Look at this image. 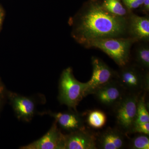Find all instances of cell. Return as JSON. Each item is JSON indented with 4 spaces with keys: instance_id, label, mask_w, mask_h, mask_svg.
Masks as SVG:
<instances>
[{
    "instance_id": "obj_1",
    "label": "cell",
    "mask_w": 149,
    "mask_h": 149,
    "mask_svg": "<svg viewBox=\"0 0 149 149\" xmlns=\"http://www.w3.org/2000/svg\"><path fill=\"white\" fill-rule=\"evenodd\" d=\"M68 24L72 38L85 47L96 40L128 37L126 17L110 13L101 0H88L70 18Z\"/></svg>"
},
{
    "instance_id": "obj_2",
    "label": "cell",
    "mask_w": 149,
    "mask_h": 149,
    "mask_svg": "<svg viewBox=\"0 0 149 149\" xmlns=\"http://www.w3.org/2000/svg\"><path fill=\"white\" fill-rule=\"evenodd\" d=\"M86 90V83L75 79L71 68H68L63 71L59 80L58 97L61 104L77 111V106L87 96Z\"/></svg>"
},
{
    "instance_id": "obj_3",
    "label": "cell",
    "mask_w": 149,
    "mask_h": 149,
    "mask_svg": "<svg viewBox=\"0 0 149 149\" xmlns=\"http://www.w3.org/2000/svg\"><path fill=\"white\" fill-rule=\"evenodd\" d=\"M136 43L130 37L107 38L94 41L85 48L100 49L121 67L129 63L131 47Z\"/></svg>"
},
{
    "instance_id": "obj_4",
    "label": "cell",
    "mask_w": 149,
    "mask_h": 149,
    "mask_svg": "<svg viewBox=\"0 0 149 149\" xmlns=\"http://www.w3.org/2000/svg\"><path fill=\"white\" fill-rule=\"evenodd\" d=\"M117 72L116 80L124 91L139 94L149 89V71L137 65L126 64Z\"/></svg>"
},
{
    "instance_id": "obj_5",
    "label": "cell",
    "mask_w": 149,
    "mask_h": 149,
    "mask_svg": "<svg viewBox=\"0 0 149 149\" xmlns=\"http://www.w3.org/2000/svg\"><path fill=\"white\" fill-rule=\"evenodd\" d=\"M139 97V94L136 93L125 95L115 107L116 122L119 127L127 133L131 132L136 121Z\"/></svg>"
},
{
    "instance_id": "obj_6",
    "label": "cell",
    "mask_w": 149,
    "mask_h": 149,
    "mask_svg": "<svg viewBox=\"0 0 149 149\" xmlns=\"http://www.w3.org/2000/svg\"><path fill=\"white\" fill-rule=\"evenodd\" d=\"M93 74L86 83V95L93 94L98 88L116 79L117 72L112 69L99 58H92Z\"/></svg>"
},
{
    "instance_id": "obj_7",
    "label": "cell",
    "mask_w": 149,
    "mask_h": 149,
    "mask_svg": "<svg viewBox=\"0 0 149 149\" xmlns=\"http://www.w3.org/2000/svg\"><path fill=\"white\" fill-rule=\"evenodd\" d=\"M7 98L17 119L26 122L32 120L37 105L34 97H25L8 91Z\"/></svg>"
},
{
    "instance_id": "obj_8",
    "label": "cell",
    "mask_w": 149,
    "mask_h": 149,
    "mask_svg": "<svg viewBox=\"0 0 149 149\" xmlns=\"http://www.w3.org/2000/svg\"><path fill=\"white\" fill-rule=\"evenodd\" d=\"M64 134L55 120L49 130L42 137L21 149H64Z\"/></svg>"
},
{
    "instance_id": "obj_9",
    "label": "cell",
    "mask_w": 149,
    "mask_h": 149,
    "mask_svg": "<svg viewBox=\"0 0 149 149\" xmlns=\"http://www.w3.org/2000/svg\"><path fill=\"white\" fill-rule=\"evenodd\" d=\"M128 37L136 42L149 41V15L140 16L131 11L126 17Z\"/></svg>"
},
{
    "instance_id": "obj_10",
    "label": "cell",
    "mask_w": 149,
    "mask_h": 149,
    "mask_svg": "<svg viewBox=\"0 0 149 149\" xmlns=\"http://www.w3.org/2000/svg\"><path fill=\"white\" fill-rule=\"evenodd\" d=\"M124 91L115 79L98 88L93 94L101 104L115 107L125 96Z\"/></svg>"
},
{
    "instance_id": "obj_11",
    "label": "cell",
    "mask_w": 149,
    "mask_h": 149,
    "mask_svg": "<svg viewBox=\"0 0 149 149\" xmlns=\"http://www.w3.org/2000/svg\"><path fill=\"white\" fill-rule=\"evenodd\" d=\"M97 139L85 128L65 135L64 149H96Z\"/></svg>"
},
{
    "instance_id": "obj_12",
    "label": "cell",
    "mask_w": 149,
    "mask_h": 149,
    "mask_svg": "<svg viewBox=\"0 0 149 149\" xmlns=\"http://www.w3.org/2000/svg\"><path fill=\"white\" fill-rule=\"evenodd\" d=\"M45 113L53 117L58 125L69 133L85 128L82 116L77 111L58 113L49 111Z\"/></svg>"
},
{
    "instance_id": "obj_13",
    "label": "cell",
    "mask_w": 149,
    "mask_h": 149,
    "mask_svg": "<svg viewBox=\"0 0 149 149\" xmlns=\"http://www.w3.org/2000/svg\"><path fill=\"white\" fill-rule=\"evenodd\" d=\"M97 141L99 146L103 149H121L125 145L123 133L114 128H108L104 130Z\"/></svg>"
},
{
    "instance_id": "obj_14",
    "label": "cell",
    "mask_w": 149,
    "mask_h": 149,
    "mask_svg": "<svg viewBox=\"0 0 149 149\" xmlns=\"http://www.w3.org/2000/svg\"><path fill=\"white\" fill-rule=\"evenodd\" d=\"M101 1L104 8L116 16L126 17L132 11L125 7L121 0H101Z\"/></svg>"
},
{
    "instance_id": "obj_15",
    "label": "cell",
    "mask_w": 149,
    "mask_h": 149,
    "mask_svg": "<svg viewBox=\"0 0 149 149\" xmlns=\"http://www.w3.org/2000/svg\"><path fill=\"white\" fill-rule=\"evenodd\" d=\"M135 49V59L137 65L145 70L149 68V45L148 42H139Z\"/></svg>"
},
{
    "instance_id": "obj_16",
    "label": "cell",
    "mask_w": 149,
    "mask_h": 149,
    "mask_svg": "<svg viewBox=\"0 0 149 149\" xmlns=\"http://www.w3.org/2000/svg\"><path fill=\"white\" fill-rule=\"evenodd\" d=\"M107 116L105 114L100 110L92 111L87 117V122L91 127L96 129L102 128L105 125Z\"/></svg>"
},
{
    "instance_id": "obj_17",
    "label": "cell",
    "mask_w": 149,
    "mask_h": 149,
    "mask_svg": "<svg viewBox=\"0 0 149 149\" xmlns=\"http://www.w3.org/2000/svg\"><path fill=\"white\" fill-rule=\"evenodd\" d=\"M149 122V114L145 102V96L139 97L137 107V115L135 123Z\"/></svg>"
},
{
    "instance_id": "obj_18",
    "label": "cell",
    "mask_w": 149,
    "mask_h": 149,
    "mask_svg": "<svg viewBox=\"0 0 149 149\" xmlns=\"http://www.w3.org/2000/svg\"><path fill=\"white\" fill-rule=\"evenodd\" d=\"M130 148L133 149H149V138L148 135L142 134L131 140Z\"/></svg>"
},
{
    "instance_id": "obj_19",
    "label": "cell",
    "mask_w": 149,
    "mask_h": 149,
    "mask_svg": "<svg viewBox=\"0 0 149 149\" xmlns=\"http://www.w3.org/2000/svg\"><path fill=\"white\" fill-rule=\"evenodd\" d=\"M131 132L149 135V122L134 123Z\"/></svg>"
},
{
    "instance_id": "obj_20",
    "label": "cell",
    "mask_w": 149,
    "mask_h": 149,
    "mask_svg": "<svg viewBox=\"0 0 149 149\" xmlns=\"http://www.w3.org/2000/svg\"><path fill=\"white\" fill-rule=\"evenodd\" d=\"M8 90L7 89L5 85L0 77V114L6 102L8 100Z\"/></svg>"
},
{
    "instance_id": "obj_21",
    "label": "cell",
    "mask_w": 149,
    "mask_h": 149,
    "mask_svg": "<svg viewBox=\"0 0 149 149\" xmlns=\"http://www.w3.org/2000/svg\"><path fill=\"white\" fill-rule=\"evenodd\" d=\"M124 6L128 10L132 11L139 8L145 0H121Z\"/></svg>"
},
{
    "instance_id": "obj_22",
    "label": "cell",
    "mask_w": 149,
    "mask_h": 149,
    "mask_svg": "<svg viewBox=\"0 0 149 149\" xmlns=\"http://www.w3.org/2000/svg\"><path fill=\"white\" fill-rule=\"evenodd\" d=\"M139 8L141 12L146 15H149V0H145L143 4Z\"/></svg>"
},
{
    "instance_id": "obj_23",
    "label": "cell",
    "mask_w": 149,
    "mask_h": 149,
    "mask_svg": "<svg viewBox=\"0 0 149 149\" xmlns=\"http://www.w3.org/2000/svg\"><path fill=\"white\" fill-rule=\"evenodd\" d=\"M4 15V11L2 8L0 6V30H1L2 25L3 24Z\"/></svg>"
}]
</instances>
